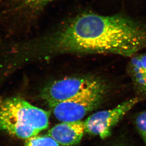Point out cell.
Here are the masks:
<instances>
[{
  "label": "cell",
  "instance_id": "cell-2",
  "mask_svg": "<svg viewBox=\"0 0 146 146\" xmlns=\"http://www.w3.org/2000/svg\"><path fill=\"white\" fill-rule=\"evenodd\" d=\"M49 113L19 98L0 99V131L21 139L38 135L49 123Z\"/></svg>",
  "mask_w": 146,
  "mask_h": 146
},
{
  "label": "cell",
  "instance_id": "cell-6",
  "mask_svg": "<svg viewBox=\"0 0 146 146\" xmlns=\"http://www.w3.org/2000/svg\"><path fill=\"white\" fill-rule=\"evenodd\" d=\"M53 0H5L3 14L7 21L23 24L37 17L44 7Z\"/></svg>",
  "mask_w": 146,
  "mask_h": 146
},
{
  "label": "cell",
  "instance_id": "cell-5",
  "mask_svg": "<svg viewBox=\"0 0 146 146\" xmlns=\"http://www.w3.org/2000/svg\"><path fill=\"white\" fill-rule=\"evenodd\" d=\"M99 80L92 78H65L46 87L42 92V97L50 106H52L73 98Z\"/></svg>",
  "mask_w": 146,
  "mask_h": 146
},
{
  "label": "cell",
  "instance_id": "cell-4",
  "mask_svg": "<svg viewBox=\"0 0 146 146\" xmlns=\"http://www.w3.org/2000/svg\"><path fill=\"white\" fill-rule=\"evenodd\" d=\"M139 101V98H132L112 109L93 113L84 121L85 133L106 139L113 128Z\"/></svg>",
  "mask_w": 146,
  "mask_h": 146
},
{
  "label": "cell",
  "instance_id": "cell-7",
  "mask_svg": "<svg viewBox=\"0 0 146 146\" xmlns=\"http://www.w3.org/2000/svg\"><path fill=\"white\" fill-rule=\"evenodd\" d=\"M85 133L84 121L62 122L52 127L47 135L61 146H72L80 142Z\"/></svg>",
  "mask_w": 146,
  "mask_h": 146
},
{
  "label": "cell",
  "instance_id": "cell-3",
  "mask_svg": "<svg viewBox=\"0 0 146 146\" xmlns=\"http://www.w3.org/2000/svg\"><path fill=\"white\" fill-rule=\"evenodd\" d=\"M108 90L106 84L99 80L73 98L50 108L55 118L62 122L81 121L87 114L102 105Z\"/></svg>",
  "mask_w": 146,
  "mask_h": 146
},
{
  "label": "cell",
  "instance_id": "cell-9",
  "mask_svg": "<svg viewBox=\"0 0 146 146\" xmlns=\"http://www.w3.org/2000/svg\"><path fill=\"white\" fill-rule=\"evenodd\" d=\"M135 123L137 129L146 145V110L137 115L135 119Z\"/></svg>",
  "mask_w": 146,
  "mask_h": 146
},
{
  "label": "cell",
  "instance_id": "cell-10",
  "mask_svg": "<svg viewBox=\"0 0 146 146\" xmlns=\"http://www.w3.org/2000/svg\"><path fill=\"white\" fill-rule=\"evenodd\" d=\"M131 61L135 63L139 67L146 73V54L134 57Z\"/></svg>",
  "mask_w": 146,
  "mask_h": 146
},
{
  "label": "cell",
  "instance_id": "cell-1",
  "mask_svg": "<svg viewBox=\"0 0 146 146\" xmlns=\"http://www.w3.org/2000/svg\"><path fill=\"white\" fill-rule=\"evenodd\" d=\"M146 45V29L121 16L82 14L29 42L30 52L113 54L132 56Z\"/></svg>",
  "mask_w": 146,
  "mask_h": 146
},
{
  "label": "cell",
  "instance_id": "cell-8",
  "mask_svg": "<svg viewBox=\"0 0 146 146\" xmlns=\"http://www.w3.org/2000/svg\"><path fill=\"white\" fill-rule=\"evenodd\" d=\"M24 146H61L48 135L35 136L26 139Z\"/></svg>",
  "mask_w": 146,
  "mask_h": 146
}]
</instances>
